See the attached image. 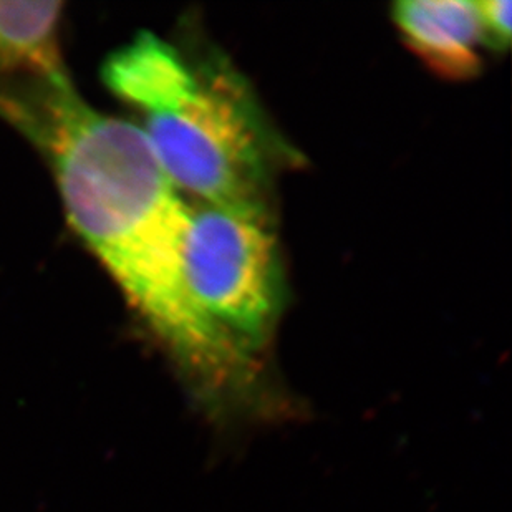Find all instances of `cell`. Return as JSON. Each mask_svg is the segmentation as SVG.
<instances>
[{
    "mask_svg": "<svg viewBox=\"0 0 512 512\" xmlns=\"http://www.w3.org/2000/svg\"><path fill=\"white\" fill-rule=\"evenodd\" d=\"M45 93L32 136L49 150L73 228L186 370L208 415L221 423L256 418L269 403L262 370L224 339L189 294L183 249L191 211L145 131L95 112L72 85Z\"/></svg>",
    "mask_w": 512,
    "mask_h": 512,
    "instance_id": "1",
    "label": "cell"
},
{
    "mask_svg": "<svg viewBox=\"0 0 512 512\" xmlns=\"http://www.w3.org/2000/svg\"><path fill=\"white\" fill-rule=\"evenodd\" d=\"M145 135L171 183L208 206L267 219L269 133L228 68L199 73L188 98L146 116Z\"/></svg>",
    "mask_w": 512,
    "mask_h": 512,
    "instance_id": "2",
    "label": "cell"
},
{
    "mask_svg": "<svg viewBox=\"0 0 512 512\" xmlns=\"http://www.w3.org/2000/svg\"><path fill=\"white\" fill-rule=\"evenodd\" d=\"M184 279L201 314L261 370L282 309V271L267 219L204 206L189 216Z\"/></svg>",
    "mask_w": 512,
    "mask_h": 512,
    "instance_id": "3",
    "label": "cell"
},
{
    "mask_svg": "<svg viewBox=\"0 0 512 512\" xmlns=\"http://www.w3.org/2000/svg\"><path fill=\"white\" fill-rule=\"evenodd\" d=\"M392 15L408 49L436 75L468 80L479 72L484 40L474 2L401 0Z\"/></svg>",
    "mask_w": 512,
    "mask_h": 512,
    "instance_id": "4",
    "label": "cell"
},
{
    "mask_svg": "<svg viewBox=\"0 0 512 512\" xmlns=\"http://www.w3.org/2000/svg\"><path fill=\"white\" fill-rule=\"evenodd\" d=\"M102 78L116 97L143 108L146 115L176 107L199 83V73L178 50L150 32H141L110 55L103 63Z\"/></svg>",
    "mask_w": 512,
    "mask_h": 512,
    "instance_id": "5",
    "label": "cell"
},
{
    "mask_svg": "<svg viewBox=\"0 0 512 512\" xmlns=\"http://www.w3.org/2000/svg\"><path fill=\"white\" fill-rule=\"evenodd\" d=\"M62 2H0V73L35 75L47 87L70 85L58 30Z\"/></svg>",
    "mask_w": 512,
    "mask_h": 512,
    "instance_id": "6",
    "label": "cell"
},
{
    "mask_svg": "<svg viewBox=\"0 0 512 512\" xmlns=\"http://www.w3.org/2000/svg\"><path fill=\"white\" fill-rule=\"evenodd\" d=\"M483 32L484 47L508 49L511 42L512 4L509 0H479L474 2Z\"/></svg>",
    "mask_w": 512,
    "mask_h": 512,
    "instance_id": "7",
    "label": "cell"
},
{
    "mask_svg": "<svg viewBox=\"0 0 512 512\" xmlns=\"http://www.w3.org/2000/svg\"><path fill=\"white\" fill-rule=\"evenodd\" d=\"M0 116L30 135L32 125H34L32 113L24 105H20L19 102H15L14 98L7 97L2 92H0Z\"/></svg>",
    "mask_w": 512,
    "mask_h": 512,
    "instance_id": "8",
    "label": "cell"
}]
</instances>
